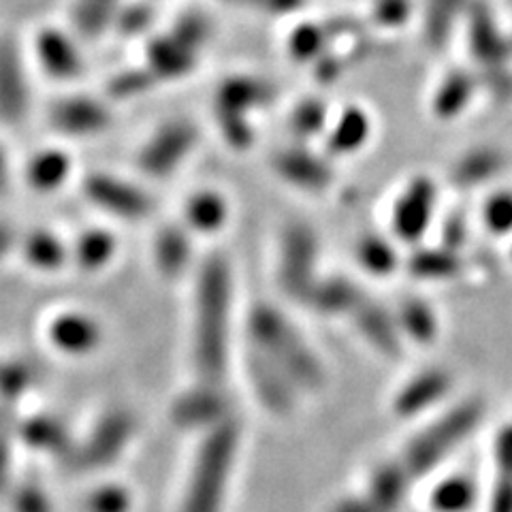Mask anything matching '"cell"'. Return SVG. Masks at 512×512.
Here are the masks:
<instances>
[{
	"mask_svg": "<svg viewBox=\"0 0 512 512\" xmlns=\"http://www.w3.org/2000/svg\"><path fill=\"white\" fill-rule=\"evenodd\" d=\"M231 269L212 256L201 267L195 301V365L203 382L220 384L229 365L231 333Z\"/></svg>",
	"mask_w": 512,
	"mask_h": 512,
	"instance_id": "cell-1",
	"label": "cell"
},
{
	"mask_svg": "<svg viewBox=\"0 0 512 512\" xmlns=\"http://www.w3.org/2000/svg\"><path fill=\"white\" fill-rule=\"evenodd\" d=\"M248 331L252 346L274 361L297 389L323 387V365L280 310L256 306L248 320Z\"/></svg>",
	"mask_w": 512,
	"mask_h": 512,
	"instance_id": "cell-2",
	"label": "cell"
},
{
	"mask_svg": "<svg viewBox=\"0 0 512 512\" xmlns=\"http://www.w3.org/2000/svg\"><path fill=\"white\" fill-rule=\"evenodd\" d=\"M239 446V427L233 419L207 429L192 466L182 512H220Z\"/></svg>",
	"mask_w": 512,
	"mask_h": 512,
	"instance_id": "cell-3",
	"label": "cell"
},
{
	"mask_svg": "<svg viewBox=\"0 0 512 512\" xmlns=\"http://www.w3.org/2000/svg\"><path fill=\"white\" fill-rule=\"evenodd\" d=\"M480 419H483V406L478 402L459 404L440 416L408 444L402 459L408 474L414 478L434 470L446 455L455 451L461 440L472 434Z\"/></svg>",
	"mask_w": 512,
	"mask_h": 512,
	"instance_id": "cell-4",
	"label": "cell"
},
{
	"mask_svg": "<svg viewBox=\"0 0 512 512\" xmlns=\"http://www.w3.org/2000/svg\"><path fill=\"white\" fill-rule=\"evenodd\" d=\"M197 141L199 131L190 120H169L158 126L146 146L139 150L137 165L148 178H169L195 150Z\"/></svg>",
	"mask_w": 512,
	"mask_h": 512,
	"instance_id": "cell-5",
	"label": "cell"
},
{
	"mask_svg": "<svg viewBox=\"0 0 512 512\" xmlns=\"http://www.w3.org/2000/svg\"><path fill=\"white\" fill-rule=\"evenodd\" d=\"M318 242L306 224L288 227L280 250V282L286 295L306 301L316 284Z\"/></svg>",
	"mask_w": 512,
	"mask_h": 512,
	"instance_id": "cell-6",
	"label": "cell"
},
{
	"mask_svg": "<svg viewBox=\"0 0 512 512\" xmlns=\"http://www.w3.org/2000/svg\"><path fill=\"white\" fill-rule=\"evenodd\" d=\"M131 436H133V416L124 410L109 412L99 423H96L90 438L75 453L73 461L79 468H86V470L105 468L109 463H114L118 455H122Z\"/></svg>",
	"mask_w": 512,
	"mask_h": 512,
	"instance_id": "cell-7",
	"label": "cell"
},
{
	"mask_svg": "<svg viewBox=\"0 0 512 512\" xmlns=\"http://www.w3.org/2000/svg\"><path fill=\"white\" fill-rule=\"evenodd\" d=\"M86 197L101 210L126 220H139L148 216L152 210V201L148 192L139 186L114 178L107 173H92L84 182Z\"/></svg>",
	"mask_w": 512,
	"mask_h": 512,
	"instance_id": "cell-8",
	"label": "cell"
},
{
	"mask_svg": "<svg viewBox=\"0 0 512 512\" xmlns=\"http://www.w3.org/2000/svg\"><path fill=\"white\" fill-rule=\"evenodd\" d=\"M468 41L480 71L491 73L508 69V58L512 54L510 43L502 37L489 5L480 0H474L468 7Z\"/></svg>",
	"mask_w": 512,
	"mask_h": 512,
	"instance_id": "cell-9",
	"label": "cell"
},
{
	"mask_svg": "<svg viewBox=\"0 0 512 512\" xmlns=\"http://www.w3.org/2000/svg\"><path fill=\"white\" fill-rule=\"evenodd\" d=\"M271 167L286 184L306 192H325L333 182V167L329 158L318 156L303 146H291L274 152Z\"/></svg>",
	"mask_w": 512,
	"mask_h": 512,
	"instance_id": "cell-10",
	"label": "cell"
},
{
	"mask_svg": "<svg viewBox=\"0 0 512 512\" xmlns=\"http://www.w3.org/2000/svg\"><path fill=\"white\" fill-rule=\"evenodd\" d=\"M231 404L224 391L220 393L218 384L201 382L199 387L186 391L175 399L171 416L175 425L184 429H212L222 421L231 419Z\"/></svg>",
	"mask_w": 512,
	"mask_h": 512,
	"instance_id": "cell-11",
	"label": "cell"
},
{
	"mask_svg": "<svg viewBox=\"0 0 512 512\" xmlns=\"http://www.w3.org/2000/svg\"><path fill=\"white\" fill-rule=\"evenodd\" d=\"M246 372L254 389V395L261 399V404L274 414L291 412L295 404V384L280 367L265 357L254 346L246 352Z\"/></svg>",
	"mask_w": 512,
	"mask_h": 512,
	"instance_id": "cell-12",
	"label": "cell"
},
{
	"mask_svg": "<svg viewBox=\"0 0 512 512\" xmlns=\"http://www.w3.org/2000/svg\"><path fill=\"white\" fill-rule=\"evenodd\" d=\"M436 210V184L429 178H414L402 197L397 199L393 212V229L395 235L404 242H416L421 239L425 229L429 227L431 216Z\"/></svg>",
	"mask_w": 512,
	"mask_h": 512,
	"instance_id": "cell-13",
	"label": "cell"
},
{
	"mask_svg": "<svg viewBox=\"0 0 512 512\" xmlns=\"http://www.w3.org/2000/svg\"><path fill=\"white\" fill-rule=\"evenodd\" d=\"M28 79L20 50L11 41H0V120L20 124L28 111Z\"/></svg>",
	"mask_w": 512,
	"mask_h": 512,
	"instance_id": "cell-14",
	"label": "cell"
},
{
	"mask_svg": "<svg viewBox=\"0 0 512 512\" xmlns=\"http://www.w3.org/2000/svg\"><path fill=\"white\" fill-rule=\"evenodd\" d=\"M52 124L64 135L90 137L107 131L111 124V111L105 103L92 96H67L60 99L50 114Z\"/></svg>",
	"mask_w": 512,
	"mask_h": 512,
	"instance_id": "cell-15",
	"label": "cell"
},
{
	"mask_svg": "<svg viewBox=\"0 0 512 512\" xmlns=\"http://www.w3.org/2000/svg\"><path fill=\"white\" fill-rule=\"evenodd\" d=\"M276 99V86L254 75H231L222 79L214 96V109L250 116L269 107Z\"/></svg>",
	"mask_w": 512,
	"mask_h": 512,
	"instance_id": "cell-16",
	"label": "cell"
},
{
	"mask_svg": "<svg viewBox=\"0 0 512 512\" xmlns=\"http://www.w3.org/2000/svg\"><path fill=\"white\" fill-rule=\"evenodd\" d=\"M199 64V52L175 39L171 32L154 35L146 45V67L160 82H173L195 73Z\"/></svg>",
	"mask_w": 512,
	"mask_h": 512,
	"instance_id": "cell-17",
	"label": "cell"
},
{
	"mask_svg": "<svg viewBox=\"0 0 512 512\" xmlns=\"http://www.w3.org/2000/svg\"><path fill=\"white\" fill-rule=\"evenodd\" d=\"M37 56L43 71L54 79H75L84 73V60L69 35L45 28L37 37Z\"/></svg>",
	"mask_w": 512,
	"mask_h": 512,
	"instance_id": "cell-18",
	"label": "cell"
},
{
	"mask_svg": "<svg viewBox=\"0 0 512 512\" xmlns=\"http://www.w3.org/2000/svg\"><path fill=\"white\" fill-rule=\"evenodd\" d=\"M451 376L444 370H427L412 378L406 387L397 393L393 408L399 416H416L438 404L451 391Z\"/></svg>",
	"mask_w": 512,
	"mask_h": 512,
	"instance_id": "cell-19",
	"label": "cell"
},
{
	"mask_svg": "<svg viewBox=\"0 0 512 512\" xmlns=\"http://www.w3.org/2000/svg\"><path fill=\"white\" fill-rule=\"evenodd\" d=\"M372 135V118L359 105L346 107L327 131V158L359 152Z\"/></svg>",
	"mask_w": 512,
	"mask_h": 512,
	"instance_id": "cell-20",
	"label": "cell"
},
{
	"mask_svg": "<svg viewBox=\"0 0 512 512\" xmlns=\"http://www.w3.org/2000/svg\"><path fill=\"white\" fill-rule=\"evenodd\" d=\"M352 318H355L363 338L376 350H380L382 355H397L399 348H402V342H399V333H402L399 325L378 303L363 297L355 312H352Z\"/></svg>",
	"mask_w": 512,
	"mask_h": 512,
	"instance_id": "cell-21",
	"label": "cell"
},
{
	"mask_svg": "<svg viewBox=\"0 0 512 512\" xmlns=\"http://www.w3.org/2000/svg\"><path fill=\"white\" fill-rule=\"evenodd\" d=\"M410 478L402 461H384L372 472L365 495L380 512H395L406 498Z\"/></svg>",
	"mask_w": 512,
	"mask_h": 512,
	"instance_id": "cell-22",
	"label": "cell"
},
{
	"mask_svg": "<svg viewBox=\"0 0 512 512\" xmlns=\"http://www.w3.org/2000/svg\"><path fill=\"white\" fill-rule=\"evenodd\" d=\"M52 342L71 355H84L101 344L103 331L90 316L84 314H62L50 327Z\"/></svg>",
	"mask_w": 512,
	"mask_h": 512,
	"instance_id": "cell-23",
	"label": "cell"
},
{
	"mask_svg": "<svg viewBox=\"0 0 512 512\" xmlns=\"http://www.w3.org/2000/svg\"><path fill=\"white\" fill-rule=\"evenodd\" d=\"M363 299L359 288L344 276H333L327 280H316L306 303L327 316L352 314Z\"/></svg>",
	"mask_w": 512,
	"mask_h": 512,
	"instance_id": "cell-24",
	"label": "cell"
},
{
	"mask_svg": "<svg viewBox=\"0 0 512 512\" xmlns=\"http://www.w3.org/2000/svg\"><path fill=\"white\" fill-rule=\"evenodd\" d=\"M476 88H478L476 75L463 69L451 71L442 79V84L434 94V103H431L434 114L440 120H451L459 116L461 111H466V107L470 105Z\"/></svg>",
	"mask_w": 512,
	"mask_h": 512,
	"instance_id": "cell-25",
	"label": "cell"
},
{
	"mask_svg": "<svg viewBox=\"0 0 512 512\" xmlns=\"http://www.w3.org/2000/svg\"><path fill=\"white\" fill-rule=\"evenodd\" d=\"M506 165V158L495 148H476L463 154L453 167V182L470 188L495 178Z\"/></svg>",
	"mask_w": 512,
	"mask_h": 512,
	"instance_id": "cell-26",
	"label": "cell"
},
{
	"mask_svg": "<svg viewBox=\"0 0 512 512\" xmlns=\"http://www.w3.org/2000/svg\"><path fill=\"white\" fill-rule=\"evenodd\" d=\"M190 239L180 227H167L158 233L154 242V259L160 274L167 278L180 276L190 261Z\"/></svg>",
	"mask_w": 512,
	"mask_h": 512,
	"instance_id": "cell-27",
	"label": "cell"
},
{
	"mask_svg": "<svg viewBox=\"0 0 512 512\" xmlns=\"http://www.w3.org/2000/svg\"><path fill=\"white\" fill-rule=\"evenodd\" d=\"M229 216V205L216 190H201L186 203V224L201 233L220 229Z\"/></svg>",
	"mask_w": 512,
	"mask_h": 512,
	"instance_id": "cell-28",
	"label": "cell"
},
{
	"mask_svg": "<svg viewBox=\"0 0 512 512\" xmlns=\"http://www.w3.org/2000/svg\"><path fill=\"white\" fill-rule=\"evenodd\" d=\"M408 269L419 280H451L461 271V261L457 252L442 246L414 252L408 261Z\"/></svg>",
	"mask_w": 512,
	"mask_h": 512,
	"instance_id": "cell-29",
	"label": "cell"
},
{
	"mask_svg": "<svg viewBox=\"0 0 512 512\" xmlns=\"http://www.w3.org/2000/svg\"><path fill=\"white\" fill-rule=\"evenodd\" d=\"M71 173V158L60 150H45L39 152L28 163L26 178L32 188L50 192L56 190Z\"/></svg>",
	"mask_w": 512,
	"mask_h": 512,
	"instance_id": "cell-30",
	"label": "cell"
},
{
	"mask_svg": "<svg viewBox=\"0 0 512 512\" xmlns=\"http://www.w3.org/2000/svg\"><path fill=\"white\" fill-rule=\"evenodd\" d=\"M120 7L122 0H77L73 9L75 26L88 39L101 37L109 26H114Z\"/></svg>",
	"mask_w": 512,
	"mask_h": 512,
	"instance_id": "cell-31",
	"label": "cell"
},
{
	"mask_svg": "<svg viewBox=\"0 0 512 512\" xmlns=\"http://www.w3.org/2000/svg\"><path fill=\"white\" fill-rule=\"evenodd\" d=\"M331 45V39L323 22H301L297 24L291 35H288L286 47L288 54L297 62H314L323 56Z\"/></svg>",
	"mask_w": 512,
	"mask_h": 512,
	"instance_id": "cell-32",
	"label": "cell"
},
{
	"mask_svg": "<svg viewBox=\"0 0 512 512\" xmlns=\"http://www.w3.org/2000/svg\"><path fill=\"white\" fill-rule=\"evenodd\" d=\"M399 331L408 333L414 342L429 344L438 335V318L425 301L410 299L406 301L397 318Z\"/></svg>",
	"mask_w": 512,
	"mask_h": 512,
	"instance_id": "cell-33",
	"label": "cell"
},
{
	"mask_svg": "<svg viewBox=\"0 0 512 512\" xmlns=\"http://www.w3.org/2000/svg\"><path fill=\"white\" fill-rule=\"evenodd\" d=\"M463 7H470V0H429L425 15V39L431 47L446 43Z\"/></svg>",
	"mask_w": 512,
	"mask_h": 512,
	"instance_id": "cell-34",
	"label": "cell"
},
{
	"mask_svg": "<svg viewBox=\"0 0 512 512\" xmlns=\"http://www.w3.org/2000/svg\"><path fill=\"white\" fill-rule=\"evenodd\" d=\"M476 489L466 476H451L431 493V508L436 512H468L474 504Z\"/></svg>",
	"mask_w": 512,
	"mask_h": 512,
	"instance_id": "cell-35",
	"label": "cell"
},
{
	"mask_svg": "<svg viewBox=\"0 0 512 512\" xmlns=\"http://www.w3.org/2000/svg\"><path fill=\"white\" fill-rule=\"evenodd\" d=\"M327 120H329L327 105L320 99L310 96V99H303L295 105L291 116H288V126H291V133L297 139H312L327 131Z\"/></svg>",
	"mask_w": 512,
	"mask_h": 512,
	"instance_id": "cell-36",
	"label": "cell"
},
{
	"mask_svg": "<svg viewBox=\"0 0 512 512\" xmlns=\"http://www.w3.org/2000/svg\"><path fill=\"white\" fill-rule=\"evenodd\" d=\"M22 436L30 446L58 455L69 451L71 446L67 431H64V427L56 419H50V416H37V419L24 423Z\"/></svg>",
	"mask_w": 512,
	"mask_h": 512,
	"instance_id": "cell-37",
	"label": "cell"
},
{
	"mask_svg": "<svg viewBox=\"0 0 512 512\" xmlns=\"http://www.w3.org/2000/svg\"><path fill=\"white\" fill-rule=\"evenodd\" d=\"M357 259L374 276H389L397 265L393 244L380 235L361 237L357 246Z\"/></svg>",
	"mask_w": 512,
	"mask_h": 512,
	"instance_id": "cell-38",
	"label": "cell"
},
{
	"mask_svg": "<svg viewBox=\"0 0 512 512\" xmlns=\"http://www.w3.org/2000/svg\"><path fill=\"white\" fill-rule=\"evenodd\" d=\"M114 252H116V239L107 231L84 233L82 237H79L77 248H75L77 263L90 271L105 267L111 261Z\"/></svg>",
	"mask_w": 512,
	"mask_h": 512,
	"instance_id": "cell-39",
	"label": "cell"
},
{
	"mask_svg": "<svg viewBox=\"0 0 512 512\" xmlns=\"http://www.w3.org/2000/svg\"><path fill=\"white\" fill-rule=\"evenodd\" d=\"M169 32L175 39L188 45L190 50L201 52L203 45L210 43L214 35V26L210 20H207V15H203L201 11H186L173 22Z\"/></svg>",
	"mask_w": 512,
	"mask_h": 512,
	"instance_id": "cell-40",
	"label": "cell"
},
{
	"mask_svg": "<svg viewBox=\"0 0 512 512\" xmlns=\"http://www.w3.org/2000/svg\"><path fill=\"white\" fill-rule=\"evenodd\" d=\"M158 79L152 75V71L143 64V67H133V69H124L111 77V82L107 86L109 94L118 101H128L135 99V96H143L156 88Z\"/></svg>",
	"mask_w": 512,
	"mask_h": 512,
	"instance_id": "cell-41",
	"label": "cell"
},
{
	"mask_svg": "<svg viewBox=\"0 0 512 512\" xmlns=\"http://www.w3.org/2000/svg\"><path fill=\"white\" fill-rule=\"evenodd\" d=\"M24 252H26V259L39 269H58L64 263L62 244L58 242L56 235L47 231H37L28 235Z\"/></svg>",
	"mask_w": 512,
	"mask_h": 512,
	"instance_id": "cell-42",
	"label": "cell"
},
{
	"mask_svg": "<svg viewBox=\"0 0 512 512\" xmlns=\"http://www.w3.org/2000/svg\"><path fill=\"white\" fill-rule=\"evenodd\" d=\"M156 20V9L150 0H137V3L122 5L116 13L114 26L122 37H139L148 32Z\"/></svg>",
	"mask_w": 512,
	"mask_h": 512,
	"instance_id": "cell-43",
	"label": "cell"
},
{
	"mask_svg": "<svg viewBox=\"0 0 512 512\" xmlns=\"http://www.w3.org/2000/svg\"><path fill=\"white\" fill-rule=\"evenodd\" d=\"M216 122L224 141L229 143L235 150H248L254 141V128L248 120V116L235 114V111H224V109H214Z\"/></svg>",
	"mask_w": 512,
	"mask_h": 512,
	"instance_id": "cell-44",
	"label": "cell"
},
{
	"mask_svg": "<svg viewBox=\"0 0 512 512\" xmlns=\"http://www.w3.org/2000/svg\"><path fill=\"white\" fill-rule=\"evenodd\" d=\"M133 506L131 493L118 485H105L90 493L86 502L88 512H128Z\"/></svg>",
	"mask_w": 512,
	"mask_h": 512,
	"instance_id": "cell-45",
	"label": "cell"
},
{
	"mask_svg": "<svg viewBox=\"0 0 512 512\" xmlns=\"http://www.w3.org/2000/svg\"><path fill=\"white\" fill-rule=\"evenodd\" d=\"M485 222L489 231L498 235L512 231V192H498L487 201Z\"/></svg>",
	"mask_w": 512,
	"mask_h": 512,
	"instance_id": "cell-46",
	"label": "cell"
},
{
	"mask_svg": "<svg viewBox=\"0 0 512 512\" xmlns=\"http://www.w3.org/2000/svg\"><path fill=\"white\" fill-rule=\"evenodd\" d=\"M32 382L30 367L18 361L0 365V395L7 399H18Z\"/></svg>",
	"mask_w": 512,
	"mask_h": 512,
	"instance_id": "cell-47",
	"label": "cell"
},
{
	"mask_svg": "<svg viewBox=\"0 0 512 512\" xmlns=\"http://www.w3.org/2000/svg\"><path fill=\"white\" fill-rule=\"evenodd\" d=\"M410 0H374L372 18L382 28H399L410 20Z\"/></svg>",
	"mask_w": 512,
	"mask_h": 512,
	"instance_id": "cell-48",
	"label": "cell"
},
{
	"mask_svg": "<svg viewBox=\"0 0 512 512\" xmlns=\"http://www.w3.org/2000/svg\"><path fill=\"white\" fill-rule=\"evenodd\" d=\"M312 64H314V77L323 86H329L333 82H338V79L344 75V71L348 67V58L327 50L323 56L314 60Z\"/></svg>",
	"mask_w": 512,
	"mask_h": 512,
	"instance_id": "cell-49",
	"label": "cell"
},
{
	"mask_svg": "<svg viewBox=\"0 0 512 512\" xmlns=\"http://www.w3.org/2000/svg\"><path fill=\"white\" fill-rule=\"evenodd\" d=\"M13 506L15 512H52V504L47 500V495L35 485H26L15 493Z\"/></svg>",
	"mask_w": 512,
	"mask_h": 512,
	"instance_id": "cell-50",
	"label": "cell"
},
{
	"mask_svg": "<svg viewBox=\"0 0 512 512\" xmlns=\"http://www.w3.org/2000/svg\"><path fill=\"white\" fill-rule=\"evenodd\" d=\"M306 7V0H252V9L261 11L271 18H284Z\"/></svg>",
	"mask_w": 512,
	"mask_h": 512,
	"instance_id": "cell-51",
	"label": "cell"
},
{
	"mask_svg": "<svg viewBox=\"0 0 512 512\" xmlns=\"http://www.w3.org/2000/svg\"><path fill=\"white\" fill-rule=\"evenodd\" d=\"M495 461H498L500 476L512 478V425H506L500 431L498 442H495Z\"/></svg>",
	"mask_w": 512,
	"mask_h": 512,
	"instance_id": "cell-52",
	"label": "cell"
},
{
	"mask_svg": "<svg viewBox=\"0 0 512 512\" xmlns=\"http://www.w3.org/2000/svg\"><path fill=\"white\" fill-rule=\"evenodd\" d=\"M489 512H512V478L500 476V483L491 495Z\"/></svg>",
	"mask_w": 512,
	"mask_h": 512,
	"instance_id": "cell-53",
	"label": "cell"
},
{
	"mask_svg": "<svg viewBox=\"0 0 512 512\" xmlns=\"http://www.w3.org/2000/svg\"><path fill=\"white\" fill-rule=\"evenodd\" d=\"M442 235H444V248L455 252L463 242H466V220H463V216L457 214L448 218Z\"/></svg>",
	"mask_w": 512,
	"mask_h": 512,
	"instance_id": "cell-54",
	"label": "cell"
},
{
	"mask_svg": "<svg viewBox=\"0 0 512 512\" xmlns=\"http://www.w3.org/2000/svg\"><path fill=\"white\" fill-rule=\"evenodd\" d=\"M331 512H380L378 506L367 495H352V498L340 500Z\"/></svg>",
	"mask_w": 512,
	"mask_h": 512,
	"instance_id": "cell-55",
	"label": "cell"
},
{
	"mask_svg": "<svg viewBox=\"0 0 512 512\" xmlns=\"http://www.w3.org/2000/svg\"><path fill=\"white\" fill-rule=\"evenodd\" d=\"M3 427L5 425H0V489L5 487L9 474V438Z\"/></svg>",
	"mask_w": 512,
	"mask_h": 512,
	"instance_id": "cell-56",
	"label": "cell"
},
{
	"mask_svg": "<svg viewBox=\"0 0 512 512\" xmlns=\"http://www.w3.org/2000/svg\"><path fill=\"white\" fill-rule=\"evenodd\" d=\"M13 244V231L7 227V224L0 222V256H3Z\"/></svg>",
	"mask_w": 512,
	"mask_h": 512,
	"instance_id": "cell-57",
	"label": "cell"
},
{
	"mask_svg": "<svg viewBox=\"0 0 512 512\" xmlns=\"http://www.w3.org/2000/svg\"><path fill=\"white\" fill-rule=\"evenodd\" d=\"M7 180H9V169H7V158L3 154V150H0V192L5 190L7 186Z\"/></svg>",
	"mask_w": 512,
	"mask_h": 512,
	"instance_id": "cell-58",
	"label": "cell"
},
{
	"mask_svg": "<svg viewBox=\"0 0 512 512\" xmlns=\"http://www.w3.org/2000/svg\"><path fill=\"white\" fill-rule=\"evenodd\" d=\"M222 3H231V5H244V7H252V0H222Z\"/></svg>",
	"mask_w": 512,
	"mask_h": 512,
	"instance_id": "cell-59",
	"label": "cell"
},
{
	"mask_svg": "<svg viewBox=\"0 0 512 512\" xmlns=\"http://www.w3.org/2000/svg\"><path fill=\"white\" fill-rule=\"evenodd\" d=\"M510 50H512V41H510Z\"/></svg>",
	"mask_w": 512,
	"mask_h": 512,
	"instance_id": "cell-60",
	"label": "cell"
}]
</instances>
